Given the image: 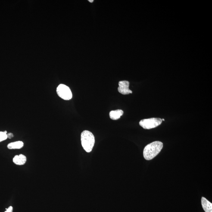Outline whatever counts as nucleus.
I'll return each instance as SVG.
<instances>
[{
	"instance_id": "obj_1",
	"label": "nucleus",
	"mask_w": 212,
	"mask_h": 212,
	"mask_svg": "<svg viewBox=\"0 0 212 212\" xmlns=\"http://www.w3.org/2000/svg\"><path fill=\"white\" fill-rule=\"evenodd\" d=\"M163 147V144L160 141H156L148 144L145 147L143 154L147 160H152L158 155Z\"/></svg>"
},
{
	"instance_id": "obj_2",
	"label": "nucleus",
	"mask_w": 212,
	"mask_h": 212,
	"mask_svg": "<svg viewBox=\"0 0 212 212\" xmlns=\"http://www.w3.org/2000/svg\"><path fill=\"white\" fill-rule=\"evenodd\" d=\"M81 142L83 149L87 152L92 151L95 144V137L92 132L89 131H83L81 134Z\"/></svg>"
},
{
	"instance_id": "obj_3",
	"label": "nucleus",
	"mask_w": 212,
	"mask_h": 212,
	"mask_svg": "<svg viewBox=\"0 0 212 212\" xmlns=\"http://www.w3.org/2000/svg\"><path fill=\"white\" fill-rule=\"evenodd\" d=\"M162 121L160 118H151L144 119L139 122L140 126L145 129H153L161 125Z\"/></svg>"
},
{
	"instance_id": "obj_4",
	"label": "nucleus",
	"mask_w": 212,
	"mask_h": 212,
	"mask_svg": "<svg viewBox=\"0 0 212 212\" xmlns=\"http://www.w3.org/2000/svg\"><path fill=\"white\" fill-rule=\"evenodd\" d=\"M56 92L58 96L63 99L69 100L73 98V94L70 88L67 85L60 84L57 88Z\"/></svg>"
},
{
	"instance_id": "obj_5",
	"label": "nucleus",
	"mask_w": 212,
	"mask_h": 212,
	"mask_svg": "<svg viewBox=\"0 0 212 212\" xmlns=\"http://www.w3.org/2000/svg\"><path fill=\"white\" fill-rule=\"evenodd\" d=\"M129 82L127 81H120L119 82L118 91L123 95H127L132 94V92L129 89Z\"/></svg>"
},
{
	"instance_id": "obj_6",
	"label": "nucleus",
	"mask_w": 212,
	"mask_h": 212,
	"mask_svg": "<svg viewBox=\"0 0 212 212\" xmlns=\"http://www.w3.org/2000/svg\"><path fill=\"white\" fill-rule=\"evenodd\" d=\"M27 158L25 156L20 154L15 156L13 159V161L15 164L18 166H23L26 163Z\"/></svg>"
},
{
	"instance_id": "obj_7",
	"label": "nucleus",
	"mask_w": 212,
	"mask_h": 212,
	"mask_svg": "<svg viewBox=\"0 0 212 212\" xmlns=\"http://www.w3.org/2000/svg\"><path fill=\"white\" fill-rule=\"evenodd\" d=\"M201 205L205 212H212V204L204 197L201 198Z\"/></svg>"
},
{
	"instance_id": "obj_8",
	"label": "nucleus",
	"mask_w": 212,
	"mask_h": 212,
	"mask_svg": "<svg viewBox=\"0 0 212 212\" xmlns=\"http://www.w3.org/2000/svg\"><path fill=\"white\" fill-rule=\"evenodd\" d=\"M123 111L121 110H112L109 113L110 117L112 120H117L123 115Z\"/></svg>"
},
{
	"instance_id": "obj_9",
	"label": "nucleus",
	"mask_w": 212,
	"mask_h": 212,
	"mask_svg": "<svg viewBox=\"0 0 212 212\" xmlns=\"http://www.w3.org/2000/svg\"><path fill=\"white\" fill-rule=\"evenodd\" d=\"M24 145L23 141H19L10 143L7 145V147L9 149H19L23 148Z\"/></svg>"
},
{
	"instance_id": "obj_10",
	"label": "nucleus",
	"mask_w": 212,
	"mask_h": 212,
	"mask_svg": "<svg viewBox=\"0 0 212 212\" xmlns=\"http://www.w3.org/2000/svg\"><path fill=\"white\" fill-rule=\"evenodd\" d=\"M7 134L4 132V131H0V142L5 140L8 138H7Z\"/></svg>"
},
{
	"instance_id": "obj_11",
	"label": "nucleus",
	"mask_w": 212,
	"mask_h": 212,
	"mask_svg": "<svg viewBox=\"0 0 212 212\" xmlns=\"http://www.w3.org/2000/svg\"><path fill=\"white\" fill-rule=\"evenodd\" d=\"M7 138L9 139H11V138L14 137V135L13 133H9L7 134Z\"/></svg>"
},
{
	"instance_id": "obj_12",
	"label": "nucleus",
	"mask_w": 212,
	"mask_h": 212,
	"mask_svg": "<svg viewBox=\"0 0 212 212\" xmlns=\"http://www.w3.org/2000/svg\"><path fill=\"white\" fill-rule=\"evenodd\" d=\"M13 212V207L11 206H10L8 209H7V210L5 212Z\"/></svg>"
},
{
	"instance_id": "obj_13",
	"label": "nucleus",
	"mask_w": 212,
	"mask_h": 212,
	"mask_svg": "<svg viewBox=\"0 0 212 212\" xmlns=\"http://www.w3.org/2000/svg\"><path fill=\"white\" fill-rule=\"evenodd\" d=\"M88 1H89V2H93L94 1L93 0H92V1H90V0H89Z\"/></svg>"
},
{
	"instance_id": "obj_14",
	"label": "nucleus",
	"mask_w": 212,
	"mask_h": 212,
	"mask_svg": "<svg viewBox=\"0 0 212 212\" xmlns=\"http://www.w3.org/2000/svg\"><path fill=\"white\" fill-rule=\"evenodd\" d=\"M162 121H164L165 120H164V119H162Z\"/></svg>"
}]
</instances>
